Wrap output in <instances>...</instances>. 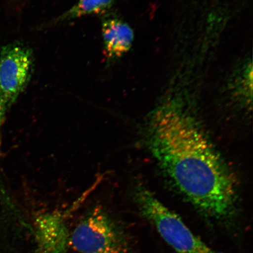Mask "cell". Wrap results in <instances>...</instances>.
Returning <instances> with one entry per match:
<instances>
[{
	"label": "cell",
	"instance_id": "cell-1",
	"mask_svg": "<svg viewBox=\"0 0 253 253\" xmlns=\"http://www.w3.org/2000/svg\"><path fill=\"white\" fill-rule=\"evenodd\" d=\"M147 137L160 167L199 211L219 221L233 216L237 200L235 177L184 107L168 102L155 110Z\"/></svg>",
	"mask_w": 253,
	"mask_h": 253
},
{
	"label": "cell",
	"instance_id": "cell-2",
	"mask_svg": "<svg viewBox=\"0 0 253 253\" xmlns=\"http://www.w3.org/2000/svg\"><path fill=\"white\" fill-rule=\"evenodd\" d=\"M134 198L142 216L153 224L164 241L177 253H220L192 233L181 218L149 190L138 186L135 190Z\"/></svg>",
	"mask_w": 253,
	"mask_h": 253
},
{
	"label": "cell",
	"instance_id": "cell-3",
	"mask_svg": "<svg viewBox=\"0 0 253 253\" xmlns=\"http://www.w3.org/2000/svg\"><path fill=\"white\" fill-rule=\"evenodd\" d=\"M70 247L79 253H129L127 237L100 206L88 211L71 232Z\"/></svg>",
	"mask_w": 253,
	"mask_h": 253
},
{
	"label": "cell",
	"instance_id": "cell-4",
	"mask_svg": "<svg viewBox=\"0 0 253 253\" xmlns=\"http://www.w3.org/2000/svg\"><path fill=\"white\" fill-rule=\"evenodd\" d=\"M34 56L29 47L20 42L3 46L0 52V129L6 114L30 81Z\"/></svg>",
	"mask_w": 253,
	"mask_h": 253
},
{
	"label": "cell",
	"instance_id": "cell-5",
	"mask_svg": "<svg viewBox=\"0 0 253 253\" xmlns=\"http://www.w3.org/2000/svg\"><path fill=\"white\" fill-rule=\"evenodd\" d=\"M61 211H43L34 219L35 236L39 253H66L70 248L71 232Z\"/></svg>",
	"mask_w": 253,
	"mask_h": 253
},
{
	"label": "cell",
	"instance_id": "cell-6",
	"mask_svg": "<svg viewBox=\"0 0 253 253\" xmlns=\"http://www.w3.org/2000/svg\"><path fill=\"white\" fill-rule=\"evenodd\" d=\"M103 53L107 63L121 57L131 49L134 39L133 30L120 19L107 17L102 24Z\"/></svg>",
	"mask_w": 253,
	"mask_h": 253
},
{
	"label": "cell",
	"instance_id": "cell-7",
	"mask_svg": "<svg viewBox=\"0 0 253 253\" xmlns=\"http://www.w3.org/2000/svg\"><path fill=\"white\" fill-rule=\"evenodd\" d=\"M115 0H79L77 4L56 18L53 24L75 20L84 16L103 13L112 7Z\"/></svg>",
	"mask_w": 253,
	"mask_h": 253
},
{
	"label": "cell",
	"instance_id": "cell-8",
	"mask_svg": "<svg viewBox=\"0 0 253 253\" xmlns=\"http://www.w3.org/2000/svg\"><path fill=\"white\" fill-rule=\"evenodd\" d=\"M34 253H39V252H37V251H35Z\"/></svg>",
	"mask_w": 253,
	"mask_h": 253
}]
</instances>
